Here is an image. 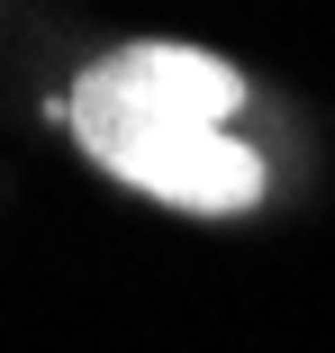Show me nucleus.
<instances>
[{"instance_id": "f257e3e1", "label": "nucleus", "mask_w": 335, "mask_h": 353, "mask_svg": "<svg viewBox=\"0 0 335 353\" xmlns=\"http://www.w3.org/2000/svg\"><path fill=\"white\" fill-rule=\"evenodd\" d=\"M245 82L199 46H127L73 82V136L100 172L136 181L163 208L227 218L263 190V163L227 136Z\"/></svg>"}]
</instances>
